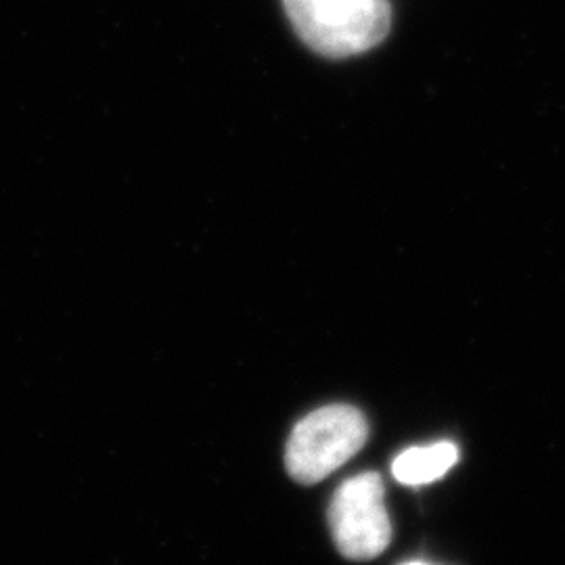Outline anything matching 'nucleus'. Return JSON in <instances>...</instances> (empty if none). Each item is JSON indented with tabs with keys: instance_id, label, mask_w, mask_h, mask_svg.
<instances>
[{
	"instance_id": "obj_1",
	"label": "nucleus",
	"mask_w": 565,
	"mask_h": 565,
	"mask_svg": "<svg viewBox=\"0 0 565 565\" xmlns=\"http://www.w3.org/2000/svg\"><path fill=\"white\" fill-rule=\"evenodd\" d=\"M298 36L324 57H352L384 41L387 0H282Z\"/></svg>"
},
{
	"instance_id": "obj_4",
	"label": "nucleus",
	"mask_w": 565,
	"mask_h": 565,
	"mask_svg": "<svg viewBox=\"0 0 565 565\" xmlns=\"http://www.w3.org/2000/svg\"><path fill=\"white\" fill-rule=\"evenodd\" d=\"M457 461H459V448L452 443L445 440L434 445L413 446L394 459L392 473L401 484H431L445 478Z\"/></svg>"
},
{
	"instance_id": "obj_2",
	"label": "nucleus",
	"mask_w": 565,
	"mask_h": 565,
	"mask_svg": "<svg viewBox=\"0 0 565 565\" xmlns=\"http://www.w3.org/2000/svg\"><path fill=\"white\" fill-rule=\"evenodd\" d=\"M366 438L369 425L359 408L323 406L296 425L285 450L287 471L300 484L323 482L363 448Z\"/></svg>"
},
{
	"instance_id": "obj_3",
	"label": "nucleus",
	"mask_w": 565,
	"mask_h": 565,
	"mask_svg": "<svg viewBox=\"0 0 565 565\" xmlns=\"http://www.w3.org/2000/svg\"><path fill=\"white\" fill-rule=\"evenodd\" d=\"M380 473H361L345 480L329 505V524L335 546L348 559H375L392 541Z\"/></svg>"
}]
</instances>
